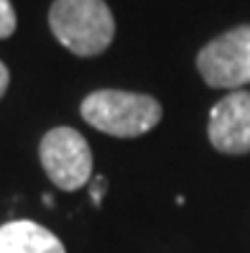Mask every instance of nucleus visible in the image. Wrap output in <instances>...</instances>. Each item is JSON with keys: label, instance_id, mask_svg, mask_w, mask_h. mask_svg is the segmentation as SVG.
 <instances>
[{"label": "nucleus", "instance_id": "nucleus-4", "mask_svg": "<svg viewBox=\"0 0 250 253\" xmlns=\"http://www.w3.org/2000/svg\"><path fill=\"white\" fill-rule=\"evenodd\" d=\"M41 164L51 184L74 192L92 179V151L84 136L74 128H54L41 138Z\"/></svg>", "mask_w": 250, "mask_h": 253}, {"label": "nucleus", "instance_id": "nucleus-7", "mask_svg": "<svg viewBox=\"0 0 250 253\" xmlns=\"http://www.w3.org/2000/svg\"><path fill=\"white\" fill-rule=\"evenodd\" d=\"M16 10H13L10 0H0V39H8L16 31Z\"/></svg>", "mask_w": 250, "mask_h": 253}, {"label": "nucleus", "instance_id": "nucleus-9", "mask_svg": "<svg viewBox=\"0 0 250 253\" xmlns=\"http://www.w3.org/2000/svg\"><path fill=\"white\" fill-rule=\"evenodd\" d=\"M8 82H10V74H8V67L0 62V97L5 95V90H8Z\"/></svg>", "mask_w": 250, "mask_h": 253}, {"label": "nucleus", "instance_id": "nucleus-1", "mask_svg": "<svg viewBox=\"0 0 250 253\" xmlns=\"http://www.w3.org/2000/svg\"><path fill=\"white\" fill-rule=\"evenodd\" d=\"M49 26L56 41L77 56L102 54L115 36V18L105 0H54Z\"/></svg>", "mask_w": 250, "mask_h": 253}, {"label": "nucleus", "instance_id": "nucleus-3", "mask_svg": "<svg viewBox=\"0 0 250 253\" xmlns=\"http://www.w3.org/2000/svg\"><path fill=\"white\" fill-rule=\"evenodd\" d=\"M202 80L214 90H240L250 82V26H235L197 54Z\"/></svg>", "mask_w": 250, "mask_h": 253}, {"label": "nucleus", "instance_id": "nucleus-8", "mask_svg": "<svg viewBox=\"0 0 250 253\" xmlns=\"http://www.w3.org/2000/svg\"><path fill=\"white\" fill-rule=\"evenodd\" d=\"M105 192H107V179H105V176H97V179H92V184H90V197H92L95 205L102 202Z\"/></svg>", "mask_w": 250, "mask_h": 253}, {"label": "nucleus", "instance_id": "nucleus-2", "mask_svg": "<svg viewBox=\"0 0 250 253\" xmlns=\"http://www.w3.org/2000/svg\"><path fill=\"white\" fill-rule=\"evenodd\" d=\"M161 102L151 95L123 92V90H97L82 102V118L92 128L115 138H138L158 126Z\"/></svg>", "mask_w": 250, "mask_h": 253}, {"label": "nucleus", "instance_id": "nucleus-5", "mask_svg": "<svg viewBox=\"0 0 250 253\" xmlns=\"http://www.w3.org/2000/svg\"><path fill=\"white\" fill-rule=\"evenodd\" d=\"M210 143L219 154H250V92L235 90L210 110Z\"/></svg>", "mask_w": 250, "mask_h": 253}, {"label": "nucleus", "instance_id": "nucleus-6", "mask_svg": "<svg viewBox=\"0 0 250 253\" xmlns=\"http://www.w3.org/2000/svg\"><path fill=\"white\" fill-rule=\"evenodd\" d=\"M0 253H67L62 241L31 220L5 222L0 228Z\"/></svg>", "mask_w": 250, "mask_h": 253}]
</instances>
